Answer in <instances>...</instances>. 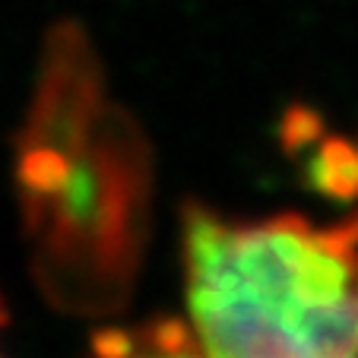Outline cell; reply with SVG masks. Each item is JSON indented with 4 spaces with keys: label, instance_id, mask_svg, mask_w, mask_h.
I'll return each mask as SVG.
<instances>
[{
    "label": "cell",
    "instance_id": "cell-1",
    "mask_svg": "<svg viewBox=\"0 0 358 358\" xmlns=\"http://www.w3.org/2000/svg\"><path fill=\"white\" fill-rule=\"evenodd\" d=\"M184 292L206 358H358V213L231 222L187 206Z\"/></svg>",
    "mask_w": 358,
    "mask_h": 358
},
{
    "label": "cell",
    "instance_id": "cell-2",
    "mask_svg": "<svg viewBox=\"0 0 358 358\" xmlns=\"http://www.w3.org/2000/svg\"><path fill=\"white\" fill-rule=\"evenodd\" d=\"M86 358H206V352L181 320H152L99 333Z\"/></svg>",
    "mask_w": 358,
    "mask_h": 358
},
{
    "label": "cell",
    "instance_id": "cell-3",
    "mask_svg": "<svg viewBox=\"0 0 358 358\" xmlns=\"http://www.w3.org/2000/svg\"><path fill=\"white\" fill-rule=\"evenodd\" d=\"M317 175L320 187L333 196H358V146L349 140H330L320 149Z\"/></svg>",
    "mask_w": 358,
    "mask_h": 358
},
{
    "label": "cell",
    "instance_id": "cell-4",
    "mask_svg": "<svg viewBox=\"0 0 358 358\" xmlns=\"http://www.w3.org/2000/svg\"><path fill=\"white\" fill-rule=\"evenodd\" d=\"M7 324V311H3V301H0V327Z\"/></svg>",
    "mask_w": 358,
    "mask_h": 358
}]
</instances>
